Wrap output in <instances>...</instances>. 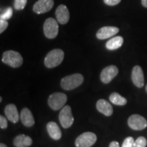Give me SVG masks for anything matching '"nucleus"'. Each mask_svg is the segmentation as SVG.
I'll return each mask as SVG.
<instances>
[{
	"mask_svg": "<svg viewBox=\"0 0 147 147\" xmlns=\"http://www.w3.org/2000/svg\"><path fill=\"white\" fill-rule=\"evenodd\" d=\"M67 102V96L65 93H54L51 94L48 100L49 106L54 110H58L63 107Z\"/></svg>",
	"mask_w": 147,
	"mask_h": 147,
	"instance_id": "39448f33",
	"label": "nucleus"
},
{
	"mask_svg": "<svg viewBox=\"0 0 147 147\" xmlns=\"http://www.w3.org/2000/svg\"><path fill=\"white\" fill-rule=\"evenodd\" d=\"M83 81L84 77L82 74H74L64 77L61 81V86L64 90L69 91L81 85Z\"/></svg>",
	"mask_w": 147,
	"mask_h": 147,
	"instance_id": "f03ea898",
	"label": "nucleus"
},
{
	"mask_svg": "<svg viewBox=\"0 0 147 147\" xmlns=\"http://www.w3.org/2000/svg\"><path fill=\"white\" fill-rule=\"evenodd\" d=\"M123 44V38L121 36L114 37L108 40L106 44V49L110 51L116 50L120 48Z\"/></svg>",
	"mask_w": 147,
	"mask_h": 147,
	"instance_id": "6ab92c4d",
	"label": "nucleus"
},
{
	"mask_svg": "<svg viewBox=\"0 0 147 147\" xmlns=\"http://www.w3.org/2000/svg\"><path fill=\"white\" fill-rule=\"evenodd\" d=\"M119 32L118 27L106 26L103 27L97 32L96 36L99 40H105L111 38Z\"/></svg>",
	"mask_w": 147,
	"mask_h": 147,
	"instance_id": "ddd939ff",
	"label": "nucleus"
},
{
	"mask_svg": "<svg viewBox=\"0 0 147 147\" xmlns=\"http://www.w3.org/2000/svg\"><path fill=\"white\" fill-rule=\"evenodd\" d=\"M0 147H7L6 145H5V144H3V143H1L0 144Z\"/></svg>",
	"mask_w": 147,
	"mask_h": 147,
	"instance_id": "c756f323",
	"label": "nucleus"
},
{
	"mask_svg": "<svg viewBox=\"0 0 147 147\" xmlns=\"http://www.w3.org/2000/svg\"><path fill=\"white\" fill-rule=\"evenodd\" d=\"M146 93H147V84H146Z\"/></svg>",
	"mask_w": 147,
	"mask_h": 147,
	"instance_id": "2f4dec72",
	"label": "nucleus"
},
{
	"mask_svg": "<svg viewBox=\"0 0 147 147\" xmlns=\"http://www.w3.org/2000/svg\"><path fill=\"white\" fill-rule=\"evenodd\" d=\"M109 147H119V142H116V141H113L110 144Z\"/></svg>",
	"mask_w": 147,
	"mask_h": 147,
	"instance_id": "cd10ccee",
	"label": "nucleus"
},
{
	"mask_svg": "<svg viewBox=\"0 0 147 147\" xmlns=\"http://www.w3.org/2000/svg\"><path fill=\"white\" fill-rule=\"evenodd\" d=\"M147 144L146 139L144 137L140 136L134 142L133 147H146Z\"/></svg>",
	"mask_w": 147,
	"mask_h": 147,
	"instance_id": "5701e85b",
	"label": "nucleus"
},
{
	"mask_svg": "<svg viewBox=\"0 0 147 147\" xmlns=\"http://www.w3.org/2000/svg\"><path fill=\"white\" fill-rule=\"evenodd\" d=\"M32 139L25 134H20L14 139L13 144L16 147H27L32 144Z\"/></svg>",
	"mask_w": 147,
	"mask_h": 147,
	"instance_id": "a211bd4d",
	"label": "nucleus"
},
{
	"mask_svg": "<svg viewBox=\"0 0 147 147\" xmlns=\"http://www.w3.org/2000/svg\"><path fill=\"white\" fill-rule=\"evenodd\" d=\"M121 0H104V3L106 5H110V6H114V5H117L121 2Z\"/></svg>",
	"mask_w": 147,
	"mask_h": 147,
	"instance_id": "bb28decb",
	"label": "nucleus"
},
{
	"mask_svg": "<svg viewBox=\"0 0 147 147\" xmlns=\"http://www.w3.org/2000/svg\"><path fill=\"white\" fill-rule=\"evenodd\" d=\"M8 26V22L5 20L0 19V33H3Z\"/></svg>",
	"mask_w": 147,
	"mask_h": 147,
	"instance_id": "393cba45",
	"label": "nucleus"
},
{
	"mask_svg": "<svg viewBox=\"0 0 147 147\" xmlns=\"http://www.w3.org/2000/svg\"><path fill=\"white\" fill-rule=\"evenodd\" d=\"M55 15L58 23L61 25H65L69 20V12L66 5H59L55 12Z\"/></svg>",
	"mask_w": 147,
	"mask_h": 147,
	"instance_id": "f8f14e48",
	"label": "nucleus"
},
{
	"mask_svg": "<svg viewBox=\"0 0 147 147\" xmlns=\"http://www.w3.org/2000/svg\"><path fill=\"white\" fill-rule=\"evenodd\" d=\"M110 101L113 104L118 106H124L127 104V100L125 97H122L118 93H113L110 95Z\"/></svg>",
	"mask_w": 147,
	"mask_h": 147,
	"instance_id": "aec40b11",
	"label": "nucleus"
},
{
	"mask_svg": "<svg viewBox=\"0 0 147 147\" xmlns=\"http://www.w3.org/2000/svg\"><path fill=\"white\" fill-rule=\"evenodd\" d=\"M12 14H13V10L11 7H9V8L3 10V12H1V15H0V19L8 21V19H10L12 17Z\"/></svg>",
	"mask_w": 147,
	"mask_h": 147,
	"instance_id": "412c9836",
	"label": "nucleus"
},
{
	"mask_svg": "<svg viewBox=\"0 0 147 147\" xmlns=\"http://www.w3.org/2000/svg\"><path fill=\"white\" fill-rule=\"evenodd\" d=\"M97 109L99 112L107 117L111 116L113 113V108L109 102L105 100H99L96 104Z\"/></svg>",
	"mask_w": 147,
	"mask_h": 147,
	"instance_id": "2eb2a0df",
	"label": "nucleus"
},
{
	"mask_svg": "<svg viewBox=\"0 0 147 147\" xmlns=\"http://www.w3.org/2000/svg\"><path fill=\"white\" fill-rule=\"evenodd\" d=\"M27 0H14V8L16 10H21L25 8Z\"/></svg>",
	"mask_w": 147,
	"mask_h": 147,
	"instance_id": "4be33fe9",
	"label": "nucleus"
},
{
	"mask_svg": "<svg viewBox=\"0 0 147 147\" xmlns=\"http://www.w3.org/2000/svg\"><path fill=\"white\" fill-rule=\"evenodd\" d=\"M2 61L12 67H18L23 64V59L18 52L7 51L3 53Z\"/></svg>",
	"mask_w": 147,
	"mask_h": 147,
	"instance_id": "7ed1b4c3",
	"label": "nucleus"
},
{
	"mask_svg": "<svg viewBox=\"0 0 147 147\" xmlns=\"http://www.w3.org/2000/svg\"><path fill=\"white\" fill-rule=\"evenodd\" d=\"M21 119L23 124L26 127H32L35 123L32 112L27 108H24L21 110Z\"/></svg>",
	"mask_w": 147,
	"mask_h": 147,
	"instance_id": "f3484780",
	"label": "nucleus"
},
{
	"mask_svg": "<svg viewBox=\"0 0 147 147\" xmlns=\"http://www.w3.org/2000/svg\"><path fill=\"white\" fill-rule=\"evenodd\" d=\"M4 113L8 120L14 123H17L19 120V115H18L17 108L14 104H10L7 105L5 108Z\"/></svg>",
	"mask_w": 147,
	"mask_h": 147,
	"instance_id": "4468645a",
	"label": "nucleus"
},
{
	"mask_svg": "<svg viewBox=\"0 0 147 147\" xmlns=\"http://www.w3.org/2000/svg\"><path fill=\"white\" fill-rule=\"evenodd\" d=\"M128 125L134 130H142L147 127L146 119L139 115H133L130 116L127 121Z\"/></svg>",
	"mask_w": 147,
	"mask_h": 147,
	"instance_id": "6e6552de",
	"label": "nucleus"
},
{
	"mask_svg": "<svg viewBox=\"0 0 147 147\" xmlns=\"http://www.w3.org/2000/svg\"><path fill=\"white\" fill-rule=\"evenodd\" d=\"M0 127L1 129H5L8 127V121L3 116H0Z\"/></svg>",
	"mask_w": 147,
	"mask_h": 147,
	"instance_id": "a878e982",
	"label": "nucleus"
},
{
	"mask_svg": "<svg viewBox=\"0 0 147 147\" xmlns=\"http://www.w3.org/2000/svg\"><path fill=\"white\" fill-rule=\"evenodd\" d=\"M47 128L49 136L53 140H58L61 138V131L59 127L58 126V125L56 123L53 122V121L49 122L47 124Z\"/></svg>",
	"mask_w": 147,
	"mask_h": 147,
	"instance_id": "dca6fc26",
	"label": "nucleus"
},
{
	"mask_svg": "<svg viewBox=\"0 0 147 147\" xmlns=\"http://www.w3.org/2000/svg\"><path fill=\"white\" fill-rule=\"evenodd\" d=\"M131 79L134 84L137 87L141 88L144 86V74H143L142 69L139 65L134 66L132 69L131 73Z\"/></svg>",
	"mask_w": 147,
	"mask_h": 147,
	"instance_id": "9b49d317",
	"label": "nucleus"
},
{
	"mask_svg": "<svg viewBox=\"0 0 147 147\" xmlns=\"http://www.w3.org/2000/svg\"><path fill=\"white\" fill-rule=\"evenodd\" d=\"M55 18H49L44 23L43 29L45 36L49 39H54L58 35L59 25Z\"/></svg>",
	"mask_w": 147,
	"mask_h": 147,
	"instance_id": "20e7f679",
	"label": "nucleus"
},
{
	"mask_svg": "<svg viewBox=\"0 0 147 147\" xmlns=\"http://www.w3.org/2000/svg\"><path fill=\"white\" fill-rule=\"evenodd\" d=\"M1 101H2V97H0V102H1Z\"/></svg>",
	"mask_w": 147,
	"mask_h": 147,
	"instance_id": "7c9ffc66",
	"label": "nucleus"
},
{
	"mask_svg": "<svg viewBox=\"0 0 147 147\" xmlns=\"http://www.w3.org/2000/svg\"><path fill=\"white\" fill-rule=\"evenodd\" d=\"M142 5L144 8H147V0H142Z\"/></svg>",
	"mask_w": 147,
	"mask_h": 147,
	"instance_id": "c85d7f7f",
	"label": "nucleus"
},
{
	"mask_svg": "<svg viewBox=\"0 0 147 147\" xmlns=\"http://www.w3.org/2000/svg\"><path fill=\"white\" fill-rule=\"evenodd\" d=\"M119 69L115 65H109L103 69L100 74V79L105 84L109 83L118 74Z\"/></svg>",
	"mask_w": 147,
	"mask_h": 147,
	"instance_id": "9d476101",
	"label": "nucleus"
},
{
	"mask_svg": "<svg viewBox=\"0 0 147 147\" xmlns=\"http://www.w3.org/2000/svg\"><path fill=\"white\" fill-rule=\"evenodd\" d=\"M59 119L61 125L63 128H69L72 125L74 119L71 113L70 106H64L63 109L61 110Z\"/></svg>",
	"mask_w": 147,
	"mask_h": 147,
	"instance_id": "0eeeda50",
	"label": "nucleus"
},
{
	"mask_svg": "<svg viewBox=\"0 0 147 147\" xmlns=\"http://www.w3.org/2000/svg\"><path fill=\"white\" fill-rule=\"evenodd\" d=\"M64 59V53L61 49H53L46 56L45 64L48 68H53L61 63Z\"/></svg>",
	"mask_w": 147,
	"mask_h": 147,
	"instance_id": "f257e3e1",
	"label": "nucleus"
},
{
	"mask_svg": "<svg viewBox=\"0 0 147 147\" xmlns=\"http://www.w3.org/2000/svg\"><path fill=\"white\" fill-rule=\"evenodd\" d=\"M53 0H38L33 7V10L36 14H43L49 12L53 8Z\"/></svg>",
	"mask_w": 147,
	"mask_h": 147,
	"instance_id": "1a4fd4ad",
	"label": "nucleus"
},
{
	"mask_svg": "<svg viewBox=\"0 0 147 147\" xmlns=\"http://www.w3.org/2000/svg\"><path fill=\"white\" fill-rule=\"evenodd\" d=\"M97 140L96 135L93 132H84L76 139V147H90L93 146Z\"/></svg>",
	"mask_w": 147,
	"mask_h": 147,
	"instance_id": "423d86ee",
	"label": "nucleus"
},
{
	"mask_svg": "<svg viewBox=\"0 0 147 147\" xmlns=\"http://www.w3.org/2000/svg\"><path fill=\"white\" fill-rule=\"evenodd\" d=\"M134 144V140L132 137H127L125 139L122 147H133Z\"/></svg>",
	"mask_w": 147,
	"mask_h": 147,
	"instance_id": "b1692460",
	"label": "nucleus"
}]
</instances>
